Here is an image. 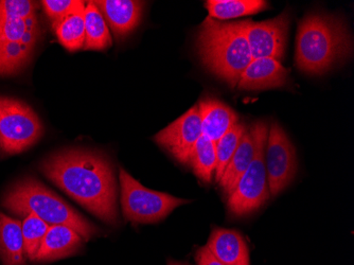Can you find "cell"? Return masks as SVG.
I'll list each match as a JSON object with an SVG mask.
<instances>
[{
  "instance_id": "obj_1",
  "label": "cell",
  "mask_w": 354,
  "mask_h": 265,
  "mask_svg": "<svg viewBox=\"0 0 354 265\" xmlns=\"http://www.w3.org/2000/svg\"><path fill=\"white\" fill-rule=\"evenodd\" d=\"M39 168L55 186L97 218L106 224H119L114 169L102 153L67 149L44 159Z\"/></svg>"
},
{
  "instance_id": "obj_2",
  "label": "cell",
  "mask_w": 354,
  "mask_h": 265,
  "mask_svg": "<svg viewBox=\"0 0 354 265\" xmlns=\"http://www.w3.org/2000/svg\"><path fill=\"white\" fill-rule=\"evenodd\" d=\"M352 41L345 23L327 14H309L300 21L296 66L310 75H323L349 57Z\"/></svg>"
},
{
  "instance_id": "obj_3",
  "label": "cell",
  "mask_w": 354,
  "mask_h": 265,
  "mask_svg": "<svg viewBox=\"0 0 354 265\" xmlns=\"http://www.w3.org/2000/svg\"><path fill=\"white\" fill-rule=\"evenodd\" d=\"M196 47L203 65L232 89L252 61L241 21L223 23L208 17L201 26Z\"/></svg>"
},
{
  "instance_id": "obj_4",
  "label": "cell",
  "mask_w": 354,
  "mask_h": 265,
  "mask_svg": "<svg viewBox=\"0 0 354 265\" xmlns=\"http://www.w3.org/2000/svg\"><path fill=\"white\" fill-rule=\"evenodd\" d=\"M3 206L13 214L23 218L29 214L37 215L49 226L71 227L81 235L84 241H89L101 232L98 227L89 222L68 203L31 177L19 181L8 190L3 197Z\"/></svg>"
},
{
  "instance_id": "obj_5",
  "label": "cell",
  "mask_w": 354,
  "mask_h": 265,
  "mask_svg": "<svg viewBox=\"0 0 354 265\" xmlns=\"http://www.w3.org/2000/svg\"><path fill=\"white\" fill-rule=\"evenodd\" d=\"M252 131L256 145L254 158L241 176L236 189L228 197V210L236 217L258 210L270 197L264 161L268 127L266 123L258 122L252 127Z\"/></svg>"
},
{
  "instance_id": "obj_6",
  "label": "cell",
  "mask_w": 354,
  "mask_h": 265,
  "mask_svg": "<svg viewBox=\"0 0 354 265\" xmlns=\"http://www.w3.org/2000/svg\"><path fill=\"white\" fill-rule=\"evenodd\" d=\"M119 181L123 217L136 224H154L167 218L177 207L191 202L146 188L123 168L119 169Z\"/></svg>"
},
{
  "instance_id": "obj_7",
  "label": "cell",
  "mask_w": 354,
  "mask_h": 265,
  "mask_svg": "<svg viewBox=\"0 0 354 265\" xmlns=\"http://www.w3.org/2000/svg\"><path fill=\"white\" fill-rule=\"evenodd\" d=\"M43 133L39 116L29 105L12 98L0 97V147L5 152H24Z\"/></svg>"
},
{
  "instance_id": "obj_8",
  "label": "cell",
  "mask_w": 354,
  "mask_h": 265,
  "mask_svg": "<svg viewBox=\"0 0 354 265\" xmlns=\"http://www.w3.org/2000/svg\"><path fill=\"white\" fill-rule=\"evenodd\" d=\"M39 35L37 17L0 19V75L19 73L29 63Z\"/></svg>"
},
{
  "instance_id": "obj_9",
  "label": "cell",
  "mask_w": 354,
  "mask_h": 265,
  "mask_svg": "<svg viewBox=\"0 0 354 265\" xmlns=\"http://www.w3.org/2000/svg\"><path fill=\"white\" fill-rule=\"evenodd\" d=\"M264 161L270 194L276 197L291 185L297 173L295 147L277 122L268 131Z\"/></svg>"
},
{
  "instance_id": "obj_10",
  "label": "cell",
  "mask_w": 354,
  "mask_h": 265,
  "mask_svg": "<svg viewBox=\"0 0 354 265\" xmlns=\"http://www.w3.org/2000/svg\"><path fill=\"white\" fill-rule=\"evenodd\" d=\"M244 35L250 46L252 60L270 57L281 63L286 53L290 28V14L288 11L268 21H241Z\"/></svg>"
},
{
  "instance_id": "obj_11",
  "label": "cell",
  "mask_w": 354,
  "mask_h": 265,
  "mask_svg": "<svg viewBox=\"0 0 354 265\" xmlns=\"http://www.w3.org/2000/svg\"><path fill=\"white\" fill-rule=\"evenodd\" d=\"M202 135L200 111L196 104L155 135L154 140L177 161L188 165L191 151Z\"/></svg>"
},
{
  "instance_id": "obj_12",
  "label": "cell",
  "mask_w": 354,
  "mask_h": 265,
  "mask_svg": "<svg viewBox=\"0 0 354 265\" xmlns=\"http://www.w3.org/2000/svg\"><path fill=\"white\" fill-rule=\"evenodd\" d=\"M109 28L117 39H124L134 31L142 19L143 1L135 0H95Z\"/></svg>"
},
{
  "instance_id": "obj_13",
  "label": "cell",
  "mask_w": 354,
  "mask_h": 265,
  "mask_svg": "<svg viewBox=\"0 0 354 265\" xmlns=\"http://www.w3.org/2000/svg\"><path fill=\"white\" fill-rule=\"evenodd\" d=\"M290 71L270 57L254 59L241 75L236 87L244 91H262L284 86Z\"/></svg>"
},
{
  "instance_id": "obj_14",
  "label": "cell",
  "mask_w": 354,
  "mask_h": 265,
  "mask_svg": "<svg viewBox=\"0 0 354 265\" xmlns=\"http://www.w3.org/2000/svg\"><path fill=\"white\" fill-rule=\"evenodd\" d=\"M206 247L223 265H250L245 239L234 229L214 228Z\"/></svg>"
},
{
  "instance_id": "obj_15",
  "label": "cell",
  "mask_w": 354,
  "mask_h": 265,
  "mask_svg": "<svg viewBox=\"0 0 354 265\" xmlns=\"http://www.w3.org/2000/svg\"><path fill=\"white\" fill-rule=\"evenodd\" d=\"M84 239L77 231L64 225L49 226L35 260L49 262L75 254L82 247Z\"/></svg>"
},
{
  "instance_id": "obj_16",
  "label": "cell",
  "mask_w": 354,
  "mask_h": 265,
  "mask_svg": "<svg viewBox=\"0 0 354 265\" xmlns=\"http://www.w3.org/2000/svg\"><path fill=\"white\" fill-rule=\"evenodd\" d=\"M202 134L210 140H220L236 123L238 116L227 105L214 98H205L198 104Z\"/></svg>"
},
{
  "instance_id": "obj_17",
  "label": "cell",
  "mask_w": 354,
  "mask_h": 265,
  "mask_svg": "<svg viewBox=\"0 0 354 265\" xmlns=\"http://www.w3.org/2000/svg\"><path fill=\"white\" fill-rule=\"evenodd\" d=\"M0 258L3 265H25L21 222L0 212Z\"/></svg>"
},
{
  "instance_id": "obj_18",
  "label": "cell",
  "mask_w": 354,
  "mask_h": 265,
  "mask_svg": "<svg viewBox=\"0 0 354 265\" xmlns=\"http://www.w3.org/2000/svg\"><path fill=\"white\" fill-rule=\"evenodd\" d=\"M256 151L254 135L252 129H248L236 147V152L225 169L218 184L223 189V192L230 197L236 189L241 176L244 174L248 165L252 163Z\"/></svg>"
},
{
  "instance_id": "obj_19",
  "label": "cell",
  "mask_w": 354,
  "mask_h": 265,
  "mask_svg": "<svg viewBox=\"0 0 354 265\" xmlns=\"http://www.w3.org/2000/svg\"><path fill=\"white\" fill-rule=\"evenodd\" d=\"M85 51H104L111 47V32L104 17L93 1L85 6Z\"/></svg>"
},
{
  "instance_id": "obj_20",
  "label": "cell",
  "mask_w": 354,
  "mask_h": 265,
  "mask_svg": "<svg viewBox=\"0 0 354 265\" xmlns=\"http://www.w3.org/2000/svg\"><path fill=\"white\" fill-rule=\"evenodd\" d=\"M209 17L216 21L252 15L268 9V1L262 0H208L205 3Z\"/></svg>"
},
{
  "instance_id": "obj_21",
  "label": "cell",
  "mask_w": 354,
  "mask_h": 265,
  "mask_svg": "<svg viewBox=\"0 0 354 265\" xmlns=\"http://www.w3.org/2000/svg\"><path fill=\"white\" fill-rule=\"evenodd\" d=\"M188 165L201 181L210 183L216 168V143L202 135L191 151Z\"/></svg>"
},
{
  "instance_id": "obj_22",
  "label": "cell",
  "mask_w": 354,
  "mask_h": 265,
  "mask_svg": "<svg viewBox=\"0 0 354 265\" xmlns=\"http://www.w3.org/2000/svg\"><path fill=\"white\" fill-rule=\"evenodd\" d=\"M53 28L59 43L67 51L75 53L84 47V11L67 16L59 23L53 24Z\"/></svg>"
},
{
  "instance_id": "obj_23",
  "label": "cell",
  "mask_w": 354,
  "mask_h": 265,
  "mask_svg": "<svg viewBox=\"0 0 354 265\" xmlns=\"http://www.w3.org/2000/svg\"><path fill=\"white\" fill-rule=\"evenodd\" d=\"M246 131L248 129L243 123H236L220 140L216 141V168L214 176L218 183Z\"/></svg>"
},
{
  "instance_id": "obj_24",
  "label": "cell",
  "mask_w": 354,
  "mask_h": 265,
  "mask_svg": "<svg viewBox=\"0 0 354 265\" xmlns=\"http://www.w3.org/2000/svg\"><path fill=\"white\" fill-rule=\"evenodd\" d=\"M49 225L35 214H29L21 222L26 258L35 261Z\"/></svg>"
},
{
  "instance_id": "obj_25",
  "label": "cell",
  "mask_w": 354,
  "mask_h": 265,
  "mask_svg": "<svg viewBox=\"0 0 354 265\" xmlns=\"http://www.w3.org/2000/svg\"><path fill=\"white\" fill-rule=\"evenodd\" d=\"M41 3L53 24L59 23L67 16L85 11L86 6L82 0H44Z\"/></svg>"
},
{
  "instance_id": "obj_26",
  "label": "cell",
  "mask_w": 354,
  "mask_h": 265,
  "mask_svg": "<svg viewBox=\"0 0 354 265\" xmlns=\"http://www.w3.org/2000/svg\"><path fill=\"white\" fill-rule=\"evenodd\" d=\"M37 3L30 0H1L0 19H31L37 17Z\"/></svg>"
},
{
  "instance_id": "obj_27",
  "label": "cell",
  "mask_w": 354,
  "mask_h": 265,
  "mask_svg": "<svg viewBox=\"0 0 354 265\" xmlns=\"http://www.w3.org/2000/svg\"><path fill=\"white\" fill-rule=\"evenodd\" d=\"M196 263L198 265H223L220 261L216 260L212 253L209 252L206 246L201 247L196 253Z\"/></svg>"
},
{
  "instance_id": "obj_28",
  "label": "cell",
  "mask_w": 354,
  "mask_h": 265,
  "mask_svg": "<svg viewBox=\"0 0 354 265\" xmlns=\"http://www.w3.org/2000/svg\"><path fill=\"white\" fill-rule=\"evenodd\" d=\"M169 265H186V264H183V263H180V262H175V261H169Z\"/></svg>"
}]
</instances>
